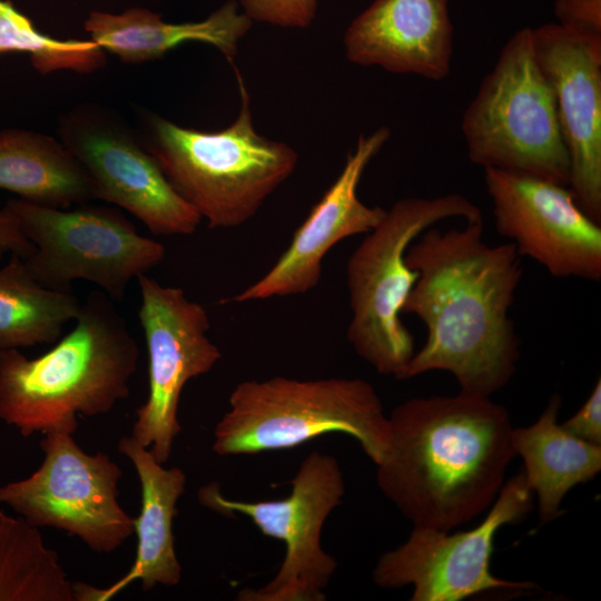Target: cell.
I'll return each mask as SVG.
<instances>
[{
	"label": "cell",
	"mask_w": 601,
	"mask_h": 601,
	"mask_svg": "<svg viewBox=\"0 0 601 601\" xmlns=\"http://www.w3.org/2000/svg\"><path fill=\"white\" fill-rule=\"evenodd\" d=\"M252 24L238 3L228 0L201 21L168 22L149 9L130 8L121 13L92 11L83 27L92 41L127 63L160 59L186 42L210 45L233 62Z\"/></svg>",
	"instance_id": "cell-19"
},
{
	"label": "cell",
	"mask_w": 601,
	"mask_h": 601,
	"mask_svg": "<svg viewBox=\"0 0 601 601\" xmlns=\"http://www.w3.org/2000/svg\"><path fill=\"white\" fill-rule=\"evenodd\" d=\"M562 427L570 434L595 445H601V380L593 386L583 405Z\"/></svg>",
	"instance_id": "cell-27"
},
{
	"label": "cell",
	"mask_w": 601,
	"mask_h": 601,
	"mask_svg": "<svg viewBox=\"0 0 601 601\" xmlns=\"http://www.w3.org/2000/svg\"><path fill=\"white\" fill-rule=\"evenodd\" d=\"M388 424L376 482L416 528L451 532L489 510L516 457L509 411L491 397L410 398Z\"/></svg>",
	"instance_id": "cell-2"
},
{
	"label": "cell",
	"mask_w": 601,
	"mask_h": 601,
	"mask_svg": "<svg viewBox=\"0 0 601 601\" xmlns=\"http://www.w3.org/2000/svg\"><path fill=\"white\" fill-rule=\"evenodd\" d=\"M112 300L89 293L72 329L39 357L0 349L2 422L24 437L73 435L78 415L106 414L128 397L140 352Z\"/></svg>",
	"instance_id": "cell-3"
},
{
	"label": "cell",
	"mask_w": 601,
	"mask_h": 601,
	"mask_svg": "<svg viewBox=\"0 0 601 601\" xmlns=\"http://www.w3.org/2000/svg\"><path fill=\"white\" fill-rule=\"evenodd\" d=\"M80 308L72 292L45 287L21 257L11 256L0 268V349L56 343Z\"/></svg>",
	"instance_id": "cell-22"
},
{
	"label": "cell",
	"mask_w": 601,
	"mask_h": 601,
	"mask_svg": "<svg viewBox=\"0 0 601 601\" xmlns=\"http://www.w3.org/2000/svg\"><path fill=\"white\" fill-rule=\"evenodd\" d=\"M449 0H374L346 28V59L363 67L439 81L450 75Z\"/></svg>",
	"instance_id": "cell-17"
},
{
	"label": "cell",
	"mask_w": 601,
	"mask_h": 601,
	"mask_svg": "<svg viewBox=\"0 0 601 601\" xmlns=\"http://www.w3.org/2000/svg\"><path fill=\"white\" fill-rule=\"evenodd\" d=\"M252 20L284 28H307L316 17L318 0H239Z\"/></svg>",
	"instance_id": "cell-25"
},
{
	"label": "cell",
	"mask_w": 601,
	"mask_h": 601,
	"mask_svg": "<svg viewBox=\"0 0 601 601\" xmlns=\"http://www.w3.org/2000/svg\"><path fill=\"white\" fill-rule=\"evenodd\" d=\"M42 464L30 476L0 487V504L30 525L78 536L96 553H111L135 533L118 502L119 465L106 453L89 454L71 434L43 435Z\"/></svg>",
	"instance_id": "cell-10"
},
{
	"label": "cell",
	"mask_w": 601,
	"mask_h": 601,
	"mask_svg": "<svg viewBox=\"0 0 601 601\" xmlns=\"http://www.w3.org/2000/svg\"><path fill=\"white\" fill-rule=\"evenodd\" d=\"M483 219L462 228L424 230L405 262L417 272L402 309L425 325L424 345L402 380L445 371L460 391L491 397L516 372L520 343L509 312L522 277L512 243L489 245Z\"/></svg>",
	"instance_id": "cell-1"
},
{
	"label": "cell",
	"mask_w": 601,
	"mask_h": 601,
	"mask_svg": "<svg viewBox=\"0 0 601 601\" xmlns=\"http://www.w3.org/2000/svg\"><path fill=\"white\" fill-rule=\"evenodd\" d=\"M292 492L280 500L246 502L225 497L217 482L198 492L201 505L226 516L249 518L260 532L285 544L277 573L262 588H245L242 601H324V590L337 561L322 548L325 521L342 503L345 481L331 454L314 451L292 479Z\"/></svg>",
	"instance_id": "cell-9"
},
{
	"label": "cell",
	"mask_w": 601,
	"mask_h": 601,
	"mask_svg": "<svg viewBox=\"0 0 601 601\" xmlns=\"http://www.w3.org/2000/svg\"><path fill=\"white\" fill-rule=\"evenodd\" d=\"M532 40L569 157L568 187L601 224V37L551 22L532 29Z\"/></svg>",
	"instance_id": "cell-15"
},
{
	"label": "cell",
	"mask_w": 601,
	"mask_h": 601,
	"mask_svg": "<svg viewBox=\"0 0 601 601\" xmlns=\"http://www.w3.org/2000/svg\"><path fill=\"white\" fill-rule=\"evenodd\" d=\"M390 136V128L383 126L358 137L338 177L296 229L287 249L263 277L231 300L245 303L312 290L321 280L323 259L333 246L367 234L380 224L386 209L365 205L357 196V187Z\"/></svg>",
	"instance_id": "cell-16"
},
{
	"label": "cell",
	"mask_w": 601,
	"mask_h": 601,
	"mask_svg": "<svg viewBox=\"0 0 601 601\" xmlns=\"http://www.w3.org/2000/svg\"><path fill=\"white\" fill-rule=\"evenodd\" d=\"M496 231L558 278L601 279V224L568 186L525 173L484 168Z\"/></svg>",
	"instance_id": "cell-14"
},
{
	"label": "cell",
	"mask_w": 601,
	"mask_h": 601,
	"mask_svg": "<svg viewBox=\"0 0 601 601\" xmlns=\"http://www.w3.org/2000/svg\"><path fill=\"white\" fill-rule=\"evenodd\" d=\"M355 439L378 464L387 449L388 416L375 388L361 378L244 381L217 422L211 449L220 456L299 446L328 433Z\"/></svg>",
	"instance_id": "cell-5"
},
{
	"label": "cell",
	"mask_w": 601,
	"mask_h": 601,
	"mask_svg": "<svg viewBox=\"0 0 601 601\" xmlns=\"http://www.w3.org/2000/svg\"><path fill=\"white\" fill-rule=\"evenodd\" d=\"M561 398L554 394L540 417L526 427H513L512 444L523 460V475L536 494L542 524L561 514L565 494L601 471V445L585 442L558 423Z\"/></svg>",
	"instance_id": "cell-20"
},
{
	"label": "cell",
	"mask_w": 601,
	"mask_h": 601,
	"mask_svg": "<svg viewBox=\"0 0 601 601\" xmlns=\"http://www.w3.org/2000/svg\"><path fill=\"white\" fill-rule=\"evenodd\" d=\"M449 218L483 219L480 208L460 194L398 199L348 258L347 339L382 375L402 380L415 353L413 335L401 318L418 276L405 262L406 250L424 230Z\"/></svg>",
	"instance_id": "cell-6"
},
{
	"label": "cell",
	"mask_w": 601,
	"mask_h": 601,
	"mask_svg": "<svg viewBox=\"0 0 601 601\" xmlns=\"http://www.w3.org/2000/svg\"><path fill=\"white\" fill-rule=\"evenodd\" d=\"M57 134L90 178L96 199L127 210L154 235L196 231L201 217L171 187L120 115L81 104L60 116Z\"/></svg>",
	"instance_id": "cell-12"
},
{
	"label": "cell",
	"mask_w": 601,
	"mask_h": 601,
	"mask_svg": "<svg viewBox=\"0 0 601 601\" xmlns=\"http://www.w3.org/2000/svg\"><path fill=\"white\" fill-rule=\"evenodd\" d=\"M553 12L559 26L601 37V0H554Z\"/></svg>",
	"instance_id": "cell-26"
},
{
	"label": "cell",
	"mask_w": 601,
	"mask_h": 601,
	"mask_svg": "<svg viewBox=\"0 0 601 601\" xmlns=\"http://www.w3.org/2000/svg\"><path fill=\"white\" fill-rule=\"evenodd\" d=\"M33 252L23 259L45 287L71 292L75 280L96 284L111 299L121 300L127 286L165 258V246L136 230L126 216L110 207L82 206L72 210L10 199Z\"/></svg>",
	"instance_id": "cell-8"
},
{
	"label": "cell",
	"mask_w": 601,
	"mask_h": 601,
	"mask_svg": "<svg viewBox=\"0 0 601 601\" xmlns=\"http://www.w3.org/2000/svg\"><path fill=\"white\" fill-rule=\"evenodd\" d=\"M29 55L41 75L57 70L90 73L105 67L106 51L95 41L61 40L39 31L10 0H0V53Z\"/></svg>",
	"instance_id": "cell-24"
},
{
	"label": "cell",
	"mask_w": 601,
	"mask_h": 601,
	"mask_svg": "<svg viewBox=\"0 0 601 601\" xmlns=\"http://www.w3.org/2000/svg\"><path fill=\"white\" fill-rule=\"evenodd\" d=\"M461 130L472 162L569 185V157L531 28L505 42L466 107Z\"/></svg>",
	"instance_id": "cell-7"
},
{
	"label": "cell",
	"mask_w": 601,
	"mask_h": 601,
	"mask_svg": "<svg viewBox=\"0 0 601 601\" xmlns=\"http://www.w3.org/2000/svg\"><path fill=\"white\" fill-rule=\"evenodd\" d=\"M532 494L521 470L505 481L477 526L456 533L413 526L404 543L378 558L375 584L383 589L412 585V601H461L486 591L534 589L532 582L497 578L490 566L496 532L531 512Z\"/></svg>",
	"instance_id": "cell-11"
},
{
	"label": "cell",
	"mask_w": 601,
	"mask_h": 601,
	"mask_svg": "<svg viewBox=\"0 0 601 601\" xmlns=\"http://www.w3.org/2000/svg\"><path fill=\"white\" fill-rule=\"evenodd\" d=\"M32 252L33 246L23 235L17 216L6 205L0 210V257L10 253L24 259Z\"/></svg>",
	"instance_id": "cell-28"
},
{
	"label": "cell",
	"mask_w": 601,
	"mask_h": 601,
	"mask_svg": "<svg viewBox=\"0 0 601 601\" xmlns=\"http://www.w3.org/2000/svg\"><path fill=\"white\" fill-rule=\"evenodd\" d=\"M118 450L131 461L141 489V508L135 519L136 556L128 572L107 588L75 583V601H107L138 580L144 591L159 584L175 587L181 578L173 524L186 474L178 467H164L131 435L119 440Z\"/></svg>",
	"instance_id": "cell-18"
},
{
	"label": "cell",
	"mask_w": 601,
	"mask_h": 601,
	"mask_svg": "<svg viewBox=\"0 0 601 601\" xmlns=\"http://www.w3.org/2000/svg\"><path fill=\"white\" fill-rule=\"evenodd\" d=\"M73 584L39 529L0 508V601H75Z\"/></svg>",
	"instance_id": "cell-23"
},
{
	"label": "cell",
	"mask_w": 601,
	"mask_h": 601,
	"mask_svg": "<svg viewBox=\"0 0 601 601\" xmlns=\"http://www.w3.org/2000/svg\"><path fill=\"white\" fill-rule=\"evenodd\" d=\"M0 189L53 208L96 199L87 173L60 140L24 129L0 131Z\"/></svg>",
	"instance_id": "cell-21"
},
{
	"label": "cell",
	"mask_w": 601,
	"mask_h": 601,
	"mask_svg": "<svg viewBox=\"0 0 601 601\" xmlns=\"http://www.w3.org/2000/svg\"><path fill=\"white\" fill-rule=\"evenodd\" d=\"M138 318L148 351V396L136 410L131 436L165 464L181 431L178 405L191 378L207 374L221 358L210 341L209 317L184 289L164 286L146 274L138 278Z\"/></svg>",
	"instance_id": "cell-13"
},
{
	"label": "cell",
	"mask_w": 601,
	"mask_h": 601,
	"mask_svg": "<svg viewBox=\"0 0 601 601\" xmlns=\"http://www.w3.org/2000/svg\"><path fill=\"white\" fill-rule=\"evenodd\" d=\"M235 72L242 105L223 130L183 127L149 111L139 112L136 130L171 187L213 229L252 219L298 161L289 145L255 130L249 93Z\"/></svg>",
	"instance_id": "cell-4"
}]
</instances>
